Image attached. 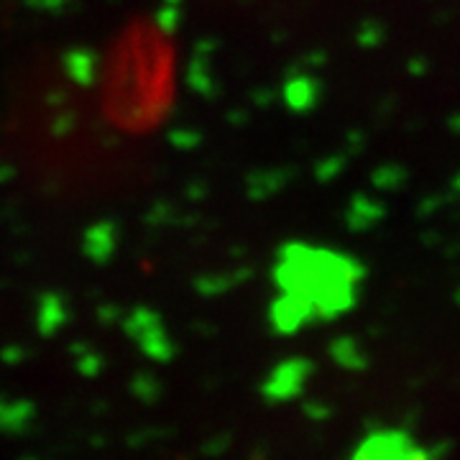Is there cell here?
Returning <instances> with one entry per match:
<instances>
[{
	"instance_id": "cell-1",
	"label": "cell",
	"mask_w": 460,
	"mask_h": 460,
	"mask_svg": "<svg viewBox=\"0 0 460 460\" xmlns=\"http://www.w3.org/2000/svg\"><path fill=\"white\" fill-rule=\"evenodd\" d=\"M353 460H429V453L425 447L414 445L407 432L384 429L368 435L356 450Z\"/></svg>"
}]
</instances>
